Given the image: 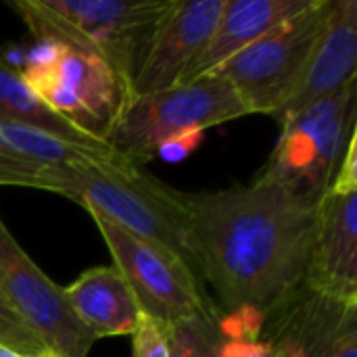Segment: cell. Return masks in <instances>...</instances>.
I'll use <instances>...</instances> for the list:
<instances>
[{
    "instance_id": "cell-20",
    "label": "cell",
    "mask_w": 357,
    "mask_h": 357,
    "mask_svg": "<svg viewBox=\"0 0 357 357\" xmlns=\"http://www.w3.org/2000/svg\"><path fill=\"white\" fill-rule=\"evenodd\" d=\"M130 337H132L134 357H174L169 331L161 326L157 320L144 316L142 312Z\"/></svg>"
},
{
    "instance_id": "cell-5",
    "label": "cell",
    "mask_w": 357,
    "mask_h": 357,
    "mask_svg": "<svg viewBox=\"0 0 357 357\" xmlns=\"http://www.w3.org/2000/svg\"><path fill=\"white\" fill-rule=\"evenodd\" d=\"M251 115L234 88L218 73L163 92L134 98L115 121L107 144L121 159L144 165L169 138Z\"/></svg>"
},
{
    "instance_id": "cell-13",
    "label": "cell",
    "mask_w": 357,
    "mask_h": 357,
    "mask_svg": "<svg viewBox=\"0 0 357 357\" xmlns=\"http://www.w3.org/2000/svg\"><path fill=\"white\" fill-rule=\"evenodd\" d=\"M357 69V0H333L326 25L316 40L303 73L289 100L274 115L278 123L333 96L356 82Z\"/></svg>"
},
{
    "instance_id": "cell-16",
    "label": "cell",
    "mask_w": 357,
    "mask_h": 357,
    "mask_svg": "<svg viewBox=\"0 0 357 357\" xmlns=\"http://www.w3.org/2000/svg\"><path fill=\"white\" fill-rule=\"evenodd\" d=\"M86 159H121L117 153L94 151L69 144L50 134L0 121V186L38 188L42 176L52 165L77 163Z\"/></svg>"
},
{
    "instance_id": "cell-6",
    "label": "cell",
    "mask_w": 357,
    "mask_h": 357,
    "mask_svg": "<svg viewBox=\"0 0 357 357\" xmlns=\"http://www.w3.org/2000/svg\"><path fill=\"white\" fill-rule=\"evenodd\" d=\"M88 213L144 316L157 320L167 331L192 320H220L222 312L209 301L203 282L182 259L96 211Z\"/></svg>"
},
{
    "instance_id": "cell-3",
    "label": "cell",
    "mask_w": 357,
    "mask_h": 357,
    "mask_svg": "<svg viewBox=\"0 0 357 357\" xmlns=\"http://www.w3.org/2000/svg\"><path fill=\"white\" fill-rule=\"evenodd\" d=\"M36 40L105 61L132 100V82L172 0H10Z\"/></svg>"
},
{
    "instance_id": "cell-19",
    "label": "cell",
    "mask_w": 357,
    "mask_h": 357,
    "mask_svg": "<svg viewBox=\"0 0 357 357\" xmlns=\"http://www.w3.org/2000/svg\"><path fill=\"white\" fill-rule=\"evenodd\" d=\"M0 347L19 356H50L44 343L31 333V328L17 316L0 291Z\"/></svg>"
},
{
    "instance_id": "cell-21",
    "label": "cell",
    "mask_w": 357,
    "mask_h": 357,
    "mask_svg": "<svg viewBox=\"0 0 357 357\" xmlns=\"http://www.w3.org/2000/svg\"><path fill=\"white\" fill-rule=\"evenodd\" d=\"M215 357H276V351L270 343L259 339H230L222 335Z\"/></svg>"
},
{
    "instance_id": "cell-14",
    "label": "cell",
    "mask_w": 357,
    "mask_h": 357,
    "mask_svg": "<svg viewBox=\"0 0 357 357\" xmlns=\"http://www.w3.org/2000/svg\"><path fill=\"white\" fill-rule=\"evenodd\" d=\"M310 2L312 0H226L207 46L190 63L180 84L215 73L226 61L282 21L301 13Z\"/></svg>"
},
{
    "instance_id": "cell-18",
    "label": "cell",
    "mask_w": 357,
    "mask_h": 357,
    "mask_svg": "<svg viewBox=\"0 0 357 357\" xmlns=\"http://www.w3.org/2000/svg\"><path fill=\"white\" fill-rule=\"evenodd\" d=\"M218 324L220 320H192L174 326L169 331L174 357H215V347L222 337Z\"/></svg>"
},
{
    "instance_id": "cell-17",
    "label": "cell",
    "mask_w": 357,
    "mask_h": 357,
    "mask_svg": "<svg viewBox=\"0 0 357 357\" xmlns=\"http://www.w3.org/2000/svg\"><path fill=\"white\" fill-rule=\"evenodd\" d=\"M0 121L19 123L54 138H61L69 144L113 153L107 142H100L86 132L77 130L65 117L54 113L25 82L21 69L13 67L0 52Z\"/></svg>"
},
{
    "instance_id": "cell-15",
    "label": "cell",
    "mask_w": 357,
    "mask_h": 357,
    "mask_svg": "<svg viewBox=\"0 0 357 357\" xmlns=\"http://www.w3.org/2000/svg\"><path fill=\"white\" fill-rule=\"evenodd\" d=\"M63 295L77 322L94 341L132 335L138 324L140 307L115 266H98L82 272L63 289Z\"/></svg>"
},
{
    "instance_id": "cell-23",
    "label": "cell",
    "mask_w": 357,
    "mask_h": 357,
    "mask_svg": "<svg viewBox=\"0 0 357 357\" xmlns=\"http://www.w3.org/2000/svg\"><path fill=\"white\" fill-rule=\"evenodd\" d=\"M272 347H274V351H276V357H303L301 356V351H299L297 347H293V345L276 343V345H272Z\"/></svg>"
},
{
    "instance_id": "cell-7",
    "label": "cell",
    "mask_w": 357,
    "mask_h": 357,
    "mask_svg": "<svg viewBox=\"0 0 357 357\" xmlns=\"http://www.w3.org/2000/svg\"><path fill=\"white\" fill-rule=\"evenodd\" d=\"M331 6L333 0H312L301 13L264 33L215 71L234 88L251 115L274 117L289 100Z\"/></svg>"
},
{
    "instance_id": "cell-8",
    "label": "cell",
    "mask_w": 357,
    "mask_h": 357,
    "mask_svg": "<svg viewBox=\"0 0 357 357\" xmlns=\"http://www.w3.org/2000/svg\"><path fill=\"white\" fill-rule=\"evenodd\" d=\"M31 90L61 117L107 142L130 94L111 67L90 54L48 44L21 69Z\"/></svg>"
},
{
    "instance_id": "cell-9",
    "label": "cell",
    "mask_w": 357,
    "mask_h": 357,
    "mask_svg": "<svg viewBox=\"0 0 357 357\" xmlns=\"http://www.w3.org/2000/svg\"><path fill=\"white\" fill-rule=\"evenodd\" d=\"M0 291L52 357H88L94 337L69 310L63 289L23 251L0 218Z\"/></svg>"
},
{
    "instance_id": "cell-4",
    "label": "cell",
    "mask_w": 357,
    "mask_h": 357,
    "mask_svg": "<svg viewBox=\"0 0 357 357\" xmlns=\"http://www.w3.org/2000/svg\"><path fill=\"white\" fill-rule=\"evenodd\" d=\"M357 82L280 123L274 151L255 182L278 184L320 203L357 134Z\"/></svg>"
},
{
    "instance_id": "cell-1",
    "label": "cell",
    "mask_w": 357,
    "mask_h": 357,
    "mask_svg": "<svg viewBox=\"0 0 357 357\" xmlns=\"http://www.w3.org/2000/svg\"><path fill=\"white\" fill-rule=\"evenodd\" d=\"M182 199L199 278L215 293L222 314L266 320L305 287L320 203L255 180Z\"/></svg>"
},
{
    "instance_id": "cell-11",
    "label": "cell",
    "mask_w": 357,
    "mask_h": 357,
    "mask_svg": "<svg viewBox=\"0 0 357 357\" xmlns=\"http://www.w3.org/2000/svg\"><path fill=\"white\" fill-rule=\"evenodd\" d=\"M259 341L293 345L303 357H357V303L299 289L266 316Z\"/></svg>"
},
{
    "instance_id": "cell-2",
    "label": "cell",
    "mask_w": 357,
    "mask_h": 357,
    "mask_svg": "<svg viewBox=\"0 0 357 357\" xmlns=\"http://www.w3.org/2000/svg\"><path fill=\"white\" fill-rule=\"evenodd\" d=\"M40 190L67 197L86 211H96L128 232L163 247L199 278V259L182 192L172 190L142 167L126 159L52 165L44 172Z\"/></svg>"
},
{
    "instance_id": "cell-22",
    "label": "cell",
    "mask_w": 357,
    "mask_h": 357,
    "mask_svg": "<svg viewBox=\"0 0 357 357\" xmlns=\"http://www.w3.org/2000/svg\"><path fill=\"white\" fill-rule=\"evenodd\" d=\"M203 140H205V130H192V132L180 134L163 142L157 151V157L167 159V161H180L188 157L190 153H195L203 144Z\"/></svg>"
},
{
    "instance_id": "cell-24",
    "label": "cell",
    "mask_w": 357,
    "mask_h": 357,
    "mask_svg": "<svg viewBox=\"0 0 357 357\" xmlns=\"http://www.w3.org/2000/svg\"><path fill=\"white\" fill-rule=\"evenodd\" d=\"M0 357H33V356H19L15 351H8V349H2L0 347ZM42 357H52V356H42Z\"/></svg>"
},
{
    "instance_id": "cell-10",
    "label": "cell",
    "mask_w": 357,
    "mask_h": 357,
    "mask_svg": "<svg viewBox=\"0 0 357 357\" xmlns=\"http://www.w3.org/2000/svg\"><path fill=\"white\" fill-rule=\"evenodd\" d=\"M224 2L226 0H172L134 75L132 100L163 92L182 82L190 63L207 46Z\"/></svg>"
},
{
    "instance_id": "cell-12",
    "label": "cell",
    "mask_w": 357,
    "mask_h": 357,
    "mask_svg": "<svg viewBox=\"0 0 357 357\" xmlns=\"http://www.w3.org/2000/svg\"><path fill=\"white\" fill-rule=\"evenodd\" d=\"M305 287L341 303H357V190L320 201Z\"/></svg>"
}]
</instances>
